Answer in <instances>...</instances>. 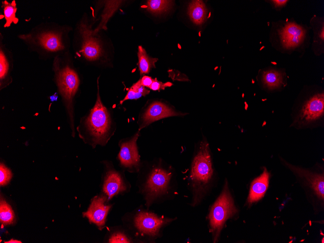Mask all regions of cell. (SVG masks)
Here are the masks:
<instances>
[{"label":"cell","mask_w":324,"mask_h":243,"mask_svg":"<svg viewBox=\"0 0 324 243\" xmlns=\"http://www.w3.org/2000/svg\"><path fill=\"white\" fill-rule=\"evenodd\" d=\"M149 93V91L143 86L139 80L134 83L129 90L124 98L120 101V104L129 99H136Z\"/></svg>","instance_id":"cell-23"},{"label":"cell","mask_w":324,"mask_h":243,"mask_svg":"<svg viewBox=\"0 0 324 243\" xmlns=\"http://www.w3.org/2000/svg\"><path fill=\"white\" fill-rule=\"evenodd\" d=\"M139 136L137 133L129 140L122 142L118 158L120 164L130 170L138 169L140 163L136 142Z\"/></svg>","instance_id":"cell-9"},{"label":"cell","mask_w":324,"mask_h":243,"mask_svg":"<svg viewBox=\"0 0 324 243\" xmlns=\"http://www.w3.org/2000/svg\"><path fill=\"white\" fill-rule=\"evenodd\" d=\"M171 218L159 217L154 213L141 211L134 218V226L142 234L150 237L158 235L160 229L167 223L173 221Z\"/></svg>","instance_id":"cell-8"},{"label":"cell","mask_w":324,"mask_h":243,"mask_svg":"<svg viewBox=\"0 0 324 243\" xmlns=\"http://www.w3.org/2000/svg\"><path fill=\"white\" fill-rule=\"evenodd\" d=\"M154 80V79H152L151 77L147 76H144L142 79H140L141 84L144 87H147L148 88L152 83Z\"/></svg>","instance_id":"cell-29"},{"label":"cell","mask_w":324,"mask_h":243,"mask_svg":"<svg viewBox=\"0 0 324 243\" xmlns=\"http://www.w3.org/2000/svg\"><path fill=\"white\" fill-rule=\"evenodd\" d=\"M1 7L3 12V17L5 19L4 27H9L12 23L16 24L18 19L16 17L17 8L15 0L9 2L7 0L2 1Z\"/></svg>","instance_id":"cell-20"},{"label":"cell","mask_w":324,"mask_h":243,"mask_svg":"<svg viewBox=\"0 0 324 243\" xmlns=\"http://www.w3.org/2000/svg\"><path fill=\"white\" fill-rule=\"evenodd\" d=\"M171 178V173L162 168L152 170L143 190L147 205H150L156 198L167 193Z\"/></svg>","instance_id":"cell-6"},{"label":"cell","mask_w":324,"mask_h":243,"mask_svg":"<svg viewBox=\"0 0 324 243\" xmlns=\"http://www.w3.org/2000/svg\"><path fill=\"white\" fill-rule=\"evenodd\" d=\"M79 31L82 39L81 49L80 52L87 61H95L98 60L103 54V50L101 41L94 33L91 26L85 19L82 20L78 27Z\"/></svg>","instance_id":"cell-7"},{"label":"cell","mask_w":324,"mask_h":243,"mask_svg":"<svg viewBox=\"0 0 324 243\" xmlns=\"http://www.w3.org/2000/svg\"><path fill=\"white\" fill-rule=\"evenodd\" d=\"M269 178V174L265 168L262 174L252 181L247 198L249 204L259 200L264 196L268 186Z\"/></svg>","instance_id":"cell-16"},{"label":"cell","mask_w":324,"mask_h":243,"mask_svg":"<svg viewBox=\"0 0 324 243\" xmlns=\"http://www.w3.org/2000/svg\"><path fill=\"white\" fill-rule=\"evenodd\" d=\"M207 10L202 0H193L190 3L188 14L191 20L195 24H202L206 20Z\"/></svg>","instance_id":"cell-17"},{"label":"cell","mask_w":324,"mask_h":243,"mask_svg":"<svg viewBox=\"0 0 324 243\" xmlns=\"http://www.w3.org/2000/svg\"><path fill=\"white\" fill-rule=\"evenodd\" d=\"M173 1L165 0H149L146 3V10L155 15L161 14L169 10Z\"/></svg>","instance_id":"cell-22"},{"label":"cell","mask_w":324,"mask_h":243,"mask_svg":"<svg viewBox=\"0 0 324 243\" xmlns=\"http://www.w3.org/2000/svg\"><path fill=\"white\" fill-rule=\"evenodd\" d=\"M213 174L209 145L203 141L193 160L190 175L193 197L192 204L197 205L207 193Z\"/></svg>","instance_id":"cell-2"},{"label":"cell","mask_w":324,"mask_h":243,"mask_svg":"<svg viewBox=\"0 0 324 243\" xmlns=\"http://www.w3.org/2000/svg\"><path fill=\"white\" fill-rule=\"evenodd\" d=\"M282 74L274 70L265 71L262 75L263 82L270 88L278 87L282 84Z\"/></svg>","instance_id":"cell-24"},{"label":"cell","mask_w":324,"mask_h":243,"mask_svg":"<svg viewBox=\"0 0 324 243\" xmlns=\"http://www.w3.org/2000/svg\"><path fill=\"white\" fill-rule=\"evenodd\" d=\"M121 1L108 0L106 2L104 9L101 15V20L98 26L93 30L94 33L97 34L102 30H106V24L109 18L119 7Z\"/></svg>","instance_id":"cell-19"},{"label":"cell","mask_w":324,"mask_h":243,"mask_svg":"<svg viewBox=\"0 0 324 243\" xmlns=\"http://www.w3.org/2000/svg\"><path fill=\"white\" fill-rule=\"evenodd\" d=\"M275 5L276 6H281L284 5L287 2L286 0H273Z\"/></svg>","instance_id":"cell-30"},{"label":"cell","mask_w":324,"mask_h":243,"mask_svg":"<svg viewBox=\"0 0 324 243\" xmlns=\"http://www.w3.org/2000/svg\"><path fill=\"white\" fill-rule=\"evenodd\" d=\"M106 199V197L104 196L95 197L87 211L83 213L90 223L95 224L99 228L104 226L106 216L111 208L110 206L105 205Z\"/></svg>","instance_id":"cell-11"},{"label":"cell","mask_w":324,"mask_h":243,"mask_svg":"<svg viewBox=\"0 0 324 243\" xmlns=\"http://www.w3.org/2000/svg\"><path fill=\"white\" fill-rule=\"evenodd\" d=\"M12 178V173L10 169L3 164L0 165V185L4 186L7 184Z\"/></svg>","instance_id":"cell-26"},{"label":"cell","mask_w":324,"mask_h":243,"mask_svg":"<svg viewBox=\"0 0 324 243\" xmlns=\"http://www.w3.org/2000/svg\"><path fill=\"white\" fill-rule=\"evenodd\" d=\"M237 211L227 184L226 183L222 193L212 206L209 214L214 243L217 241L225 222Z\"/></svg>","instance_id":"cell-5"},{"label":"cell","mask_w":324,"mask_h":243,"mask_svg":"<svg viewBox=\"0 0 324 243\" xmlns=\"http://www.w3.org/2000/svg\"><path fill=\"white\" fill-rule=\"evenodd\" d=\"M15 215L11 207L4 200L1 199L0 203V221L3 225L13 223Z\"/></svg>","instance_id":"cell-25"},{"label":"cell","mask_w":324,"mask_h":243,"mask_svg":"<svg viewBox=\"0 0 324 243\" xmlns=\"http://www.w3.org/2000/svg\"><path fill=\"white\" fill-rule=\"evenodd\" d=\"M324 112V95H316L308 100L303 106L300 116L302 120L310 122L321 117Z\"/></svg>","instance_id":"cell-12"},{"label":"cell","mask_w":324,"mask_h":243,"mask_svg":"<svg viewBox=\"0 0 324 243\" xmlns=\"http://www.w3.org/2000/svg\"><path fill=\"white\" fill-rule=\"evenodd\" d=\"M68 30L65 26L42 25L18 37L31 50L39 55L54 58L66 54L68 48Z\"/></svg>","instance_id":"cell-1"},{"label":"cell","mask_w":324,"mask_h":243,"mask_svg":"<svg viewBox=\"0 0 324 243\" xmlns=\"http://www.w3.org/2000/svg\"><path fill=\"white\" fill-rule=\"evenodd\" d=\"M183 114L163 103L154 102L148 107L140 118L139 130L161 119Z\"/></svg>","instance_id":"cell-10"},{"label":"cell","mask_w":324,"mask_h":243,"mask_svg":"<svg viewBox=\"0 0 324 243\" xmlns=\"http://www.w3.org/2000/svg\"><path fill=\"white\" fill-rule=\"evenodd\" d=\"M65 54L54 58L53 69L59 92L72 121L73 99L80 85V79L76 71L65 60Z\"/></svg>","instance_id":"cell-3"},{"label":"cell","mask_w":324,"mask_h":243,"mask_svg":"<svg viewBox=\"0 0 324 243\" xmlns=\"http://www.w3.org/2000/svg\"><path fill=\"white\" fill-rule=\"evenodd\" d=\"M126 188L123 178L118 172L112 170L107 173L103 189L108 199L125 191Z\"/></svg>","instance_id":"cell-14"},{"label":"cell","mask_w":324,"mask_h":243,"mask_svg":"<svg viewBox=\"0 0 324 243\" xmlns=\"http://www.w3.org/2000/svg\"><path fill=\"white\" fill-rule=\"evenodd\" d=\"M5 243H21V242L20 241H17V240H15L12 239L10 241H8V242H5Z\"/></svg>","instance_id":"cell-31"},{"label":"cell","mask_w":324,"mask_h":243,"mask_svg":"<svg viewBox=\"0 0 324 243\" xmlns=\"http://www.w3.org/2000/svg\"><path fill=\"white\" fill-rule=\"evenodd\" d=\"M172 85L173 83L170 82L163 83L157 81V79H155L149 88L153 91H160L164 90L166 87H170Z\"/></svg>","instance_id":"cell-28"},{"label":"cell","mask_w":324,"mask_h":243,"mask_svg":"<svg viewBox=\"0 0 324 243\" xmlns=\"http://www.w3.org/2000/svg\"><path fill=\"white\" fill-rule=\"evenodd\" d=\"M305 31L303 28L294 23H289L280 31L283 46L287 49L298 46L303 41Z\"/></svg>","instance_id":"cell-13"},{"label":"cell","mask_w":324,"mask_h":243,"mask_svg":"<svg viewBox=\"0 0 324 243\" xmlns=\"http://www.w3.org/2000/svg\"><path fill=\"white\" fill-rule=\"evenodd\" d=\"M6 49L0 45V87H3L11 69V57Z\"/></svg>","instance_id":"cell-21"},{"label":"cell","mask_w":324,"mask_h":243,"mask_svg":"<svg viewBox=\"0 0 324 243\" xmlns=\"http://www.w3.org/2000/svg\"><path fill=\"white\" fill-rule=\"evenodd\" d=\"M290 168L299 175L306 179L307 184L314 192L318 198L323 201L324 195V178L323 175L314 174L298 167L290 166Z\"/></svg>","instance_id":"cell-15"},{"label":"cell","mask_w":324,"mask_h":243,"mask_svg":"<svg viewBox=\"0 0 324 243\" xmlns=\"http://www.w3.org/2000/svg\"><path fill=\"white\" fill-rule=\"evenodd\" d=\"M98 79L97 100L85 120L84 126L86 131L95 144L104 145L110 135L112 122L109 113L100 99Z\"/></svg>","instance_id":"cell-4"},{"label":"cell","mask_w":324,"mask_h":243,"mask_svg":"<svg viewBox=\"0 0 324 243\" xmlns=\"http://www.w3.org/2000/svg\"><path fill=\"white\" fill-rule=\"evenodd\" d=\"M138 49V66L140 74H147L152 67H155V64L158 59L149 57L141 46H139Z\"/></svg>","instance_id":"cell-18"},{"label":"cell","mask_w":324,"mask_h":243,"mask_svg":"<svg viewBox=\"0 0 324 243\" xmlns=\"http://www.w3.org/2000/svg\"><path fill=\"white\" fill-rule=\"evenodd\" d=\"M109 242L112 243H130V240L124 233L117 232L112 235L109 239Z\"/></svg>","instance_id":"cell-27"}]
</instances>
